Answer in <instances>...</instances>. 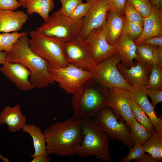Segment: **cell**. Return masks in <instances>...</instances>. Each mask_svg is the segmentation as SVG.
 Listing matches in <instances>:
<instances>
[{"label":"cell","mask_w":162,"mask_h":162,"mask_svg":"<svg viewBox=\"0 0 162 162\" xmlns=\"http://www.w3.org/2000/svg\"><path fill=\"white\" fill-rule=\"evenodd\" d=\"M43 134L48 154L62 157L76 155L75 149L83 138L81 119L72 117L52 124Z\"/></svg>","instance_id":"6da1fadb"},{"label":"cell","mask_w":162,"mask_h":162,"mask_svg":"<svg viewBox=\"0 0 162 162\" xmlns=\"http://www.w3.org/2000/svg\"><path fill=\"white\" fill-rule=\"evenodd\" d=\"M28 32L21 36L8 52L7 60L18 63L30 71V81L37 88H41L53 84L49 73L50 63L34 52L29 46Z\"/></svg>","instance_id":"7a4b0ae2"},{"label":"cell","mask_w":162,"mask_h":162,"mask_svg":"<svg viewBox=\"0 0 162 162\" xmlns=\"http://www.w3.org/2000/svg\"><path fill=\"white\" fill-rule=\"evenodd\" d=\"M108 90L93 79L87 81L71 98L72 117L93 118L106 106Z\"/></svg>","instance_id":"3957f363"},{"label":"cell","mask_w":162,"mask_h":162,"mask_svg":"<svg viewBox=\"0 0 162 162\" xmlns=\"http://www.w3.org/2000/svg\"><path fill=\"white\" fill-rule=\"evenodd\" d=\"M80 119L83 138L75 149L76 155L84 158L94 155L103 162H110L111 156L106 134L94 123L92 118Z\"/></svg>","instance_id":"277c9868"},{"label":"cell","mask_w":162,"mask_h":162,"mask_svg":"<svg viewBox=\"0 0 162 162\" xmlns=\"http://www.w3.org/2000/svg\"><path fill=\"white\" fill-rule=\"evenodd\" d=\"M84 21V17L74 20L63 14L60 9L49 16L48 20L37 27L36 31L64 43L79 36Z\"/></svg>","instance_id":"5b68a950"},{"label":"cell","mask_w":162,"mask_h":162,"mask_svg":"<svg viewBox=\"0 0 162 162\" xmlns=\"http://www.w3.org/2000/svg\"><path fill=\"white\" fill-rule=\"evenodd\" d=\"M120 118L118 121L113 110L105 106L92 119L94 123L106 134L108 138L121 142L130 149L135 145L130 126L122 117Z\"/></svg>","instance_id":"8992f818"},{"label":"cell","mask_w":162,"mask_h":162,"mask_svg":"<svg viewBox=\"0 0 162 162\" xmlns=\"http://www.w3.org/2000/svg\"><path fill=\"white\" fill-rule=\"evenodd\" d=\"M29 34V46L34 52L56 67H65L69 65L64 54V43L36 30H31Z\"/></svg>","instance_id":"52a82bcc"},{"label":"cell","mask_w":162,"mask_h":162,"mask_svg":"<svg viewBox=\"0 0 162 162\" xmlns=\"http://www.w3.org/2000/svg\"><path fill=\"white\" fill-rule=\"evenodd\" d=\"M50 77L55 82L68 94H76L83 84L93 79L90 71L69 64L65 67L58 68L50 63Z\"/></svg>","instance_id":"ba28073f"},{"label":"cell","mask_w":162,"mask_h":162,"mask_svg":"<svg viewBox=\"0 0 162 162\" xmlns=\"http://www.w3.org/2000/svg\"><path fill=\"white\" fill-rule=\"evenodd\" d=\"M121 61L117 53L96 65L89 71L93 79L99 85L108 89L118 87L130 92L133 87L126 82L117 68Z\"/></svg>","instance_id":"9c48e42d"},{"label":"cell","mask_w":162,"mask_h":162,"mask_svg":"<svg viewBox=\"0 0 162 162\" xmlns=\"http://www.w3.org/2000/svg\"><path fill=\"white\" fill-rule=\"evenodd\" d=\"M63 49L64 57L69 64L88 70L97 65L85 40L79 36L64 43Z\"/></svg>","instance_id":"30bf717a"},{"label":"cell","mask_w":162,"mask_h":162,"mask_svg":"<svg viewBox=\"0 0 162 162\" xmlns=\"http://www.w3.org/2000/svg\"><path fill=\"white\" fill-rule=\"evenodd\" d=\"M103 26L92 30L84 40L92 57L97 64L117 53L114 46L107 42Z\"/></svg>","instance_id":"8fae6325"},{"label":"cell","mask_w":162,"mask_h":162,"mask_svg":"<svg viewBox=\"0 0 162 162\" xmlns=\"http://www.w3.org/2000/svg\"><path fill=\"white\" fill-rule=\"evenodd\" d=\"M130 92L118 87L108 89L106 106L111 108L118 119L122 117L130 126L134 118L130 103Z\"/></svg>","instance_id":"7c38bea8"},{"label":"cell","mask_w":162,"mask_h":162,"mask_svg":"<svg viewBox=\"0 0 162 162\" xmlns=\"http://www.w3.org/2000/svg\"><path fill=\"white\" fill-rule=\"evenodd\" d=\"M109 11L108 0H96L84 17L83 25L79 37L85 40L92 30L104 26L105 24Z\"/></svg>","instance_id":"4fadbf2b"},{"label":"cell","mask_w":162,"mask_h":162,"mask_svg":"<svg viewBox=\"0 0 162 162\" xmlns=\"http://www.w3.org/2000/svg\"><path fill=\"white\" fill-rule=\"evenodd\" d=\"M0 71L21 91H29L35 88L29 79L30 71L21 64L8 61L0 68Z\"/></svg>","instance_id":"5bb4252c"},{"label":"cell","mask_w":162,"mask_h":162,"mask_svg":"<svg viewBox=\"0 0 162 162\" xmlns=\"http://www.w3.org/2000/svg\"><path fill=\"white\" fill-rule=\"evenodd\" d=\"M136 64L127 68L118 63L117 68L126 82L133 86H146L148 83L152 67L140 60H135Z\"/></svg>","instance_id":"9a60e30c"},{"label":"cell","mask_w":162,"mask_h":162,"mask_svg":"<svg viewBox=\"0 0 162 162\" xmlns=\"http://www.w3.org/2000/svg\"><path fill=\"white\" fill-rule=\"evenodd\" d=\"M146 88L144 86L133 87L130 92L131 99L136 101L151 120L156 132H162V120L157 117L154 108L147 98Z\"/></svg>","instance_id":"2e32d148"},{"label":"cell","mask_w":162,"mask_h":162,"mask_svg":"<svg viewBox=\"0 0 162 162\" xmlns=\"http://www.w3.org/2000/svg\"><path fill=\"white\" fill-rule=\"evenodd\" d=\"M161 36H162V9L152 5L150 14L144 18L142 34L134 42L135 44H138L151 37Z\"/></svg>","instance_id":"e0dca14e"},{"label":"cell","mask_w":162,"mask_h":162,"mask_svg":"<svg viewBox=\"0 0 162 162\" xmlns=\"http://www.w3.org/2000/svg\"><path fill=\"white\" fill-rule=\"evenodd\" d=\"M114 46L117 53L120 56L123 65L129 68L135 65L133 60L138 59L136 53V47L134 41L130 37L123 32Z\"/></svg>","instance_id":"ac0fdd59"},{"label":"cell","mask_w":162,"mask_h":162,"mask_svg":"<svg viewBox=\"0 0 162 162\" xmlns=\"http://www.w3.org/2000/svg\"><path fill=\"white\" fill-rule=\"evenodd\" d=\"M125 19L124 14L121 13L112 11L108 12L103 30L106 40L109 44L114 46L122 34Z\"/></svg>","instance_id":"d6986e66"},{"label":"cell","mask_w":162,"mask_h":162,"mask_svg":"<svg viewBox=\"0 0 162 162\" xmlns=\"http://www.w3.org/2000/svg\"><path fill=\"white\" fill-rule=\"evenodd\" d=\"M28 18L27 14L22 10H0V32H17Z\"/></svg>","instance_id":"ffe728a7"},{"label":"cell","mask_w":162,"mask_h":162,"mask_svg":"<svg viewBox=\"0 0 162 162\" xmlns=\"http://www.w3.org/2000/svg\"><path fill=\"white\" fill-rule=\"evenodd\" d=\"M26 121L19 104L14 106H7L3 108L0 114V124H6L11 132L22 130L26 124Z\"/></svg>","instance_id":"44dd1931"},{"label":"cell","mask_w":162,"mask_h":162,"mask_svg":"<svg viewBox=\"0 0 162 162\" xmlns=\"http://www.w3.org/2000/svg\"><path fill=\"white\" fill-rule=\"evenodd\" d=\"M135 44L140 60L151 66L157 64L162 67V47L141 43Z\"/></svg>","instance_id":"7402d4cb"},{"label":"cell","mask_w":162,"mask_h":162,"mask_svg":"<svg viewBox=\"0 0 162 162\" xmlns=\"http://www.w3.org/2000/svg\"><path fill=\"white\" fill-rule=\"evenodd\" d=\"M22 130L28 134L32 138L34 152L31 157L33 158L38 155L48 156L45 139L40 127L33 124H26Z\"/></svg>","instance_id":"603a6c76"},{"label":"cell","mask_w":162,"mask_h":162,"mask_svg":"<svg viewBox=\"0 0 162 162\" xmlns=\"http://www.w3.org/2000/svg\"><path fill=\"white\" fill-rule=\"evenodd\" d=\"M24 0L27 14L31 15L33 13H37L44 21L48 20L49 12L54 7L53 0Z\"/></svg>","instance_id":"cb8c5ba5"},{"label":"cell","mask_w":162,"mask_h":162,"mask_svg":"<svg viewBox=\"0 0 162 162\" xmlns=\"http://www.w3.org/2000/svg\"><path fill=\"white\" fill-rule=\"evenodd\" d=\"M145 152H147L158 161L162 160V132H155L142 146Z\"/></svg>","instance_id":"d4e9b609"},{"label":"cell","mask_w":162,"mask_h":162,"mask_svg":"<svg viewBox=\"0 0 162 162\" xmlns=\"http://www.w3.org/2000/svg\"><path fill=\"white\" fill-rule=\"evenodd\" d=\"M130 101L134 118L152 134L156 132L155 128L150 119L138 104L131 98Z\"/></svg>","instance_id":"484cf974"},{"label":"cell","mask_w":162,"mask_h":162,"mask_svg":"<svg viewBox=\"0 0 162 162\" xmlns=\"http://www.w3.org/2000/svg\"><path fill=\"white\" fill-rule=\"evenodd\" d=\"M129 149L128 154L121 160V162H128L133 160L136 162H158L149 154H146L141 145L135 144Z\"/></svg>","instance_id":"4316f807"},{"label":"cell","mask_w":162,"mask_h":162,"mask_svg":"<svg viewBox=\"0 0 162 162\" xmlns=\"http://www.w3.org/2000/svg\"><path fill=\"white\" fill-rule=\"evenodd\" d=\"M130 128L135 144L143 145L152 135L134 118L132 121Z\"/></svg>","instance_id":"83f0119b"},{"label":"cell","mask_w":162,"mask_h":162,"mask_svg":"<svg viewBox=\"0 0 162 162\" xmlns=\"http://www.w3.org/2000/svg\"><path fill=\"white\" fill-rule=\"evenodd\" d=\"M149 74L148 83L145 86L146 88L162 91V67L154 65Z\"/></svg>","instance_id":"f1b7e54d"},{"label":"cell","mask_w":162,"mask_h":162,"mask_svg":"<svg viewBox=\"0 0 162 162\" xmlns=\"http://www.w3.org/2000/svg\"><path fill=\"white\" fill-rule=\"evenodd\" d=\"M25 33L13 32L0 34V51H10L18 39Z\"/></svg>","instance_id":"f546056e"},{"label":"cell","mask_w":162,"mask_h":162,"mask_svg":"<svg viewBox=\"0 0 162 162\" xmlns=\"http://www.w3.org/2000/svg\"><path fill=\"white\" fill-rule=\"evenodd\" d=\"M124 12L126 19L137 23L143 28L144 17L127 1L124 6Z\"/></svg>","instance_id":"4dcf8cb0"},{"label":"cell","mask_w":162,"mask_h":162,"mask_svg":"<svg viewBox=\"0 0 162 162\" xmlns=\"http://www.w3.org/2000/svg\"><path fill=\"white\" fill-rule=\"evenodd\" d=\"M143 28L139 25L125 18L123 32L127 34L134 41L140 37Z\"/></svg>","instance_id":"1f68e13d"},{"label":"cell","mask_w":162,"mask_h":162,"mask_svg":"<svg viewBox=\"0 0 162 162\" xmlns=\"http://www.w3.org/2000/svg\"><path fill=\"white\" fill-rule=\"evenodd\" d=\"M127 1L139 12L144 18L150 14L152 5L149 0H127Z\"/></svg>","instance_id":"d6a6232c"},{"label":"cell","mask_w":162,"mask_h":162,"mask_svg":"<svg viewBox=\"0 0 162 162\" xmlns=\"http://www.w3.org/2000/svg\"><path fill=\"white\" fill-rule=\"evenodd\" d=\"M93 1H89L86 3L80 4L70 15L72 19L78 20L84 17L89 11Z\"/></svg>","instance_id":"836d02e7"},{"label":"cell","mask_w":162,"mask_h":162,"mask_svg":"<svg viewBox=\"0 0 162 162\" xmlns=\"http://www.w3.org/2000/svg\"><path fill=\"white\" fill-rule=\"evenodd\" d=\"M62 4L60 9L65 15L69 16L83 0H59Z\"/></svg>","instance_id":"e575fe53"},{"label":"cell","mask_w":162,"mask_h":162,"mask_svg":"<svg viewBox=\"0 0 162 162\" xmlns=\"http://www.w3.org/2000/svg\"><path fill=\"white\" fill-rule=\"evenodd\" d=\"M147 94L152 100V105L154 109L157 104L162 101V91L146 88Z\"/></svg>","instance_id":"d590c367"},{"label":"cell","mask_w":162,"mask_h":162,"mask_svg":"<svg viewBox=\"0 0 162 162\" xmlns=\"http://www.w3.org/2000/svg\"><path fill=\"white\" fill-rule=\"evenodd\" d=\"M109 11L117 12L124 14V7L127 0H108Z\"/></svg>","instance_id":"8d00e7d4"},{"label":"cell","mask_w":162,"mask_h":162,"mask_svg":"<svg viewBox=\"0 0 162 162\" xmlns=\"http://www.w3.org/2000/svg\"><path fill=\"white\" fill-rule=\"evenodd\" d=\"M21 6L17 0H0V10H14Z\"/></svg>","instance_id":"74e56055"},{"label":"cell","mask_w":162,"mask_h":162,"mask_svg":"<svg viewBox=\"0 0 162 162\" xmlns=\"http://www.w3.org/2000/svg\"><path fill=\"white\" fill-rule=\"evenodd\" d=\"M140 43L162 47V36L151 37L144 40Z\"/></svg>","instance_id":"f35d334b"},{"label":"cell","mask_w":162,"mask_h":162,"mask_svg":"<svg viewBox=\"0 0 162 162\" xmlns=\"http://www.w3.org/2000/svg\"><path fill=\"white\" fill-rule=\"evenodd\" d=\"M50 159L48 156L38 155L33 158L31 162H49Z\"/></svg>","instance_id":"ab89813d"},{"label":"cell","mask_w":162,"mask_h":162,"mask_svg":"<svg viewBox=\"0 0 162 162\" xmlns=\"http://www.w3.org/2000/svg\"><path fill=\"white\" fill-rule=\"evenodd\" d=\"M8 52L0 51V64L3 65L8 61L7 60Z\"/></svg>","instance_id":"60d3db41"},{"label":"cell","mask_w":162,"mask_h":162,"mask_svg":"<svg viewBox=\"0 0 162 162\" xmlns=\"http://www.w3.org/2000/svg\"><path fill=\"white\" fill-rule=\"evenodd\" d=\"M152 5L162 9V0H149Z\"/></svg>","instance_id":"b9f144b4"},{"label":"cell","mask_w":162,"mask_h":162,"mask_svg":"<svg viewBox=\"0 0 162 162\" xmlns=\"http://www.w3.org/2000/svg\"><path fill=\"white\" fill-rule=\"evenodd\" d=\"M0 159L4 162H9V160L8 158H6L0 154Z\"/></svg>","instance_id":"7bdbcfd3"},{"label":"cell","mask_w":162,"mask_h":162,"mask_svg":"<svg viewBox=\"0 0 162 162\" xmlns=\"http://www.w3.org/2000/svg\"><path fill=\"white\" fill-rule=\"evenodd\" d=\"M17 0L21 4V6L24 8H26V6L25 2L24 0Z\"/></svg>","instance_id":"ee69618b"},{"label":"cell","mask_w":162,"mask_h":162,"mask_svg":"<svg viewBox=\"0 0 162 162\" xmlns=\"http://www.w3.org/2000/svg\"><path fill=\"white\" fill-rule=\"evenodd\" d=\"M96 0H86L87 2L89 1H92L93 2L95 1Z\"/></svg>","instance_id":"f6af8a7d"}]
</instances>
